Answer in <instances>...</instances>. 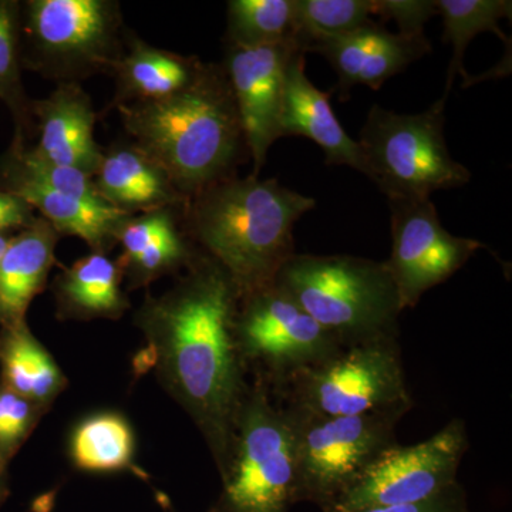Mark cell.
Masks as SVG:
<instances>
[{
  "instance_id": "1",
  "label": "cell",
  "mask_w": 512,
  "mask_h": 512,
  "mask_svg": "<svg viewBox=\"0 0 512 512\" xmlns=\"http://www.w3.org/2000/svg\"><path fill=\"white\" fill-rule=\"evenodd\" d=\"M239 299L234 279L208 256L146 313L165 372L210 441L221 471L248 392L235 329Z\"/></svg>"
},
{
  "instance_id": "2",
  "label": "cell",
  "mask_w": 512,
  "mask_h": 512,
  "mask_svg": "<svg viewBox=\"0 0 512 512\" xmlns=\"http://www.w3.org/2000/svg\"><path fill=\"white\" fill-rule=\"evenodd\" d=\"M117 109L134 146L164 171L185 201L237 177L238 164L249 157L222 64H204L187 89L168 99Z\"/></svg>"
},
{
  "instance_id": "3",
  "label": "cell",
  "mask_w": 512,
  "mask_h": 512,
  "mask_svg": "<svg viewBox=\"0 0 512 512\" xmlns=\"http://www.w3.org/2000/svg\"><path fill=\"white\" fill-rule=\"evenodd\" d=\"M316 200L276 178L232 177L184 205L192 237L231 275L241 292L272 284L295 254L293 228Z\"/></svg>"
},
{
  "instance_id": "4",
  "label": "cell",
  "mask_w": 512,
  "mask_h": 512,
  "mask_svg": "<svg viewBox=\"0 0 512 512\" xmlns=\"http://www.w3.org/2000/svg\"><path fill=\"white\" fill-rule=\"evenodd\" d=\"M274 282L342 346L399 335L404 309L384 261L293 254Z\"/></svg>"
},
{
  "instance_id": "5",
  "label": "cell",
  "mask_w": 512,
  "mask_h": 512,
  "mask_svg": "<svg viewBox=\"0 0 512 512\" xmlns=\"http://www.w3.org/2000/svg\"><path fill=\"white\" fill-rule=\"evenodd\" d=\"M446 101L443 96L419 114L370 107L357 143L366 177L387 200L430 198L470 183V171L451 157L444 137Z\"/></svg>"
},
{
  "instance_id": "6",
  "label": "cell",
  "mask_w": 512,
  "mask_h": 512,
  "mask_svg": "<svg viewBox=\"0 0 512 512\" xmlns=\"http://www.w3.org/2000/svg\"><path fill=\"white\" fill-rule=\"evenodd\" d=\"M221 473L224 488L214 512H291L296 504L291 416L272 402L265 384L245 394Z\"/></svg>"
},
{
  "instance_id": "7",
  "label": "cell",
  "mask_w": 512,
  "mask_h": 512,
  "mask_svg": "<svg viewBox=\"0 0 512 512\" xmlns=\"http://www.w3.org/2000/svg\"><path fill=\"white\" fill-rule=\"evenodd\" d=\"M275 386L286 409L308 416H359L413 406L397 338L343 346Z\"/></svg>"
},
{
  "instance_id": "8",
  "label": "cell",
  "mask_w": 512,
  "mask_h": 512,
  "mask_svg": "<svg viewBox=\"0 0 512 512\" xmlns=\"http://www.w3.org/2000/svg\"><path fill=\"white\" fill-rule=\"evenodd\" d=\"M286 410L295 440L296 503L306 501L323 511L380 453L397 443V424L410 409L346 417L308 416Z\"/></svg>"
},
{
  "instance_id": "9",
  "label": "cell",
  "mask_w": 512,
  "mask_h": 512,
  "mask_svg": "<svg viewBox=\"0 0 512 512\" xmlns=\"http://www.w3.org/2000/svg\"><path fill=\"white\" fill-rule=\"evenodd\" d=\"M26 32L36 69L62 83L114 72L124 55L119 3L110 0H32Z\"/></svg>"
},
{
  "instance_id": "10",
  "label": "cell",
  "mask_w": 512,
  "mask_h": 512,
  "mask_svg": "<svg viewBox=\"0 0 512 512\" xmlns=\"http://www.w3.org/2000/svg\"><path fill=\"white\" fill-rule=\"evenodd\" d=\"M467 446L466 426L461 420L451 421L423 443H394L322 512H362L429 500L458 483V468Z\"/></svg>"
},
{
  "instance_id": "11",
  "label": "cell",
  "mask_w": 512,
  "mask_h": 512,
  "mask_svg": "<svg viewBox=\"0 0 512 512\" xmlns=\"http://www.w3.org/2000/svg\"><path fill=\"white\" fill-rule=\"evenodd\" d=\"M235 329L242 359L264 366L274 383L343 348L275 282L241 296Z\"/></svg>"
},
{
  "instance_id": "12",
  "label": "cell",
  "mask_w": 512,
  "mask_h": 512,
  "mask_svg": "<svg viewBox=\"0 0 512 512\" xmlns=\"http://www.w3.org/2000/svg\"><path fill=\"white\" fill-rule=\"evenodd\" d=\"M387 201L392 220V254L384 262L403 309L414 308L424 293L448 281L485 245L450 234L430 198Z\"/></svg>"
},
{
  "instance_id": "13",
  "label": "cell",
  "mask_w": 512,
  "mask_h": 512,
  "mask_svg": "<svg viewBox=\"0 0 512 512\" xmlns=\"http://www.w3.org/2000/svg\"><path fill=\"white\" fill-rule=\"evenodd\" d=\"M298 53L303 52L296 42L256 47L227 43L222 66L231 84L254 163L252 175L256 177L266 163L269 148L281 138L286 73Z\"/></svg>"
},
{
  "instance_id": "14",
  "label": "cell",
  "mask_w": 512,
  "mask_h": 512,
  "mask_svg": "<svg viewBox=\"0 0 512 512\" xmlns=\"http://www.w3.org/2000/svg\"><path fill=\"white\" fill-rule=\"evenodd\" d=\"M309 52L319 53L335 69L340 100L345 101L355 86L379 90L387 80L429 55L431 45L427 36L392 33L375 20L348 35L323 40Z\"/></svg>"
},
{
  "instance_id": "15",
  "label": "cell",
  "mask_w": 512,
  "mask_h": 512,
  "mask_svg": "<svg viewBox=\"0 0 512 512\" xmlns=\"http://www.w3.org/2000/svg\"><path fill=\"white\" fill-rule=\"evenodd\" d=\"M281 137H306L325 153L326 165H348L366 175L359 143L346 133L330 104V94L308 79L305 53L293 57L286 73Z\"/></svg>"
},
{
  "instance_id": "16",
  "label": "cell",
  "mask_w": 512,
  "mask_h": 512,
  "mask_svg": "<svg viewBox=\"0 0 512 512\" xmlns=\"http://www.w3.org/2000/svg\"><path fill=\"white\" fill-rule=\"evenodd\" d=\"M35 113L40 128L36 153L94 177L103 153L94 138L96 113L89 94L76 82L60 83L45 100L36 101Z\"/></svg>"
},
{
  "instance_id": "17",
  "label": "cell",
  "mask_w": 512,
  "mask_h": 512,
  "mask_svg": "<svg viewBox=\"0 0 512 512\" xmlns=\"http://www.w3.org/2000/svg\"><path fill=\"white\" fill-rule=\"evenodd\" d=\"M93 178L101 200L126 214L187 204L164 171L134 144L103 154Z\"/></svg>"
},
{
  "instance_id": "18",
  "label": "cell",
  "mask_w": 512,
  "mask_h": 512,
  "mask_svg": "<svg viewBox=\"0 0 512 512\" xmlns=\"http://www.w3.org/2000/svg\"><path fill=\"white\" fill-rule=\"evenodd\" d=\"M56 242L57 232L45 218L10 239L0 258V319L13 325L22 323L55 261Z\"/></svg>"
},
{
  "instance_id": "19",
  "label": "cell",
  "mask_w": 512,
  "mask_h": 512,
  "mask_svg": "<svg viewBox=\"0 0 512 512\" xmlns=\"http://www.w3.org/2000/svg\"><path fill=\"white\" fill-rule=\"evenodd\" d=\"M204 63L134 40L114 67L119 104L151 103L183 92L200 74Z\"/></svg>"
},
{
  "instance_id": "20",
  "label": "cell",
  "mask_w": 512,
  "mask_h": 512,
  "mask_svg": "<svg viewBox=\"0 0 512 512\" xmlns=\"http://www.w3.org/2000/svg\"><path fill=\"white\" fill-rule=\"evenodd\" d=\"M12 192L42 212L57 234L73 235L94 248L106 244L116 234L121 221L131 217L109 204H94L60 194L25 178H19Z\"/></svg>"
},
{
  "instance_id": "21",
  "label": "cell",
  "mask_w": 512,
  "mask_h": 512,
  "mask_svg": "<svg viewBox=\"0 0 512 512\" xmlns=\"http://www.w3.org/2000/svg\"><path fill=\"white\" fill-rule=\"evenodd\" d=\"M114 237L123 247L124 259L141 275H154L183 262L188 248L170 208L147 212L121 221Z\"/></svg>"
},
{
  "instance_id": "22",
  "label": "cell",
  "mask_w": 512,
  "mask_h": 512,
  "mask_svg": "<svg viewBox=\"0 0 512 512\" xmlns=\"http://www.w3.org/2000/svg\"><path fill=\"white\" fill-rule=\"evenodd\" d=\"M437 10L443 18L444 43L453 46V56L448 64L446 90L448 97L457 74L473 83V77L464 70V53L471 40L480 33L491 32L507 42V36L500 29L501 20H511L510 0H436Z\"/></svg>"
},
{
  "instance_id": "23",
  "label": "cell",
  "mask_w": 512,
  "mask_h": 512,
  "mask_svg": "<svg viewBox=\"0 0 512 512\" xmlns=\"http://www.w3.org/2000/svg\"><path fill=\"white\" fill-rule=\"evenodd\" d=\"M60 295L83 315H114L123 306L120 269L101 252L80 259L60 281Z\"/></svg>"
},
{
  "instance_id": "24",
  "label": "cell",
  "mask_w": 512,
  "mask_h": 512,
  "mask_svg": "<svg viewBox=\"0 0 512 512\" xmlns=\"http://www.w3.org/2000/svg\"><path fill=\"white\" fill-rule=\"evenodd\" d=\"M295 35V0L228 2L227 43L245 47L271 46L296 42Z\"/></svg>"
},
{
  "instance_id": "25",
  "label": "cell",
  "mask_w": 512,
  "mask_h": 512,
  "mask_svg": "<svg viewBox=\"0 0 512 512\" xmlns=\"http://www.w3.org/2000/svg\"><path fill=\"white\" fill-rule=\"evenodd\" d=\"M72 456L77 467L94 473L127 468L133 457V434L126 420L101 414L83 421L73 434Z\"/></svg>"
},
{
  "instance_id": "26",
  "label": "cell",
  "mask_w": 512,
  "mask_h": 512,
  "mask_svg": "<svg viewBox=\"0 0 512 512\" xmlns=\"http://www.w3.org/2000/svg\"><path fill=\"white\" fill-rule=\"evenodd\" d=\"M372 16V0H295L296 43L306 55L323 40L375 22Z\"/></svg>"
},
{
  "instance_id": "27",
  "label": "cell",
  "mask_w": 512,
  "mask_h": 512,
  "mask_svg": "<svg viewBox=\"0 0 512 512\" xmlns=\"http://www.w3.org/2000/svg\"><path fill=\"white\" fill-rule=\"evenodd\" d=\"M3 366L12 392L25 399L49 400L62 386V373L28 330H13L3 350Z\"/></svg>"
},
{
  "instance_id": "28",
  "label": "cell",
  "mask_w": 512,
  "mask_h": 512,
  "mask_svg": "<svg viewBox=\"0 0 512 512\" xmlns=\"http://www.w3.org/2000/svg\"><path fill=\"white\" fill-rule=\"evenodd\" d=\"M20 165H22L20 178L33 181L60 194L80 198V200L94 202V204H107L101 200L99 192L94 187L93 177L77 168L52 163L40 157L35 150L22 154Z\"/></svg>"
},
{
  "instance_id": "29",
  "label": "cell",
  "mask_w": 512,
  "mask_h": 512,
  "mask_svg": "<svg viewBox=\"0 0 512 512\" xmlns=\"http://www.w3.org/2000/svg\"><path fill=\"white\" fill-rule=\"evenodd\" d=\"M0 96L18 104L20 84L18 72V26L15 8L0 2Z\"/></svg>"
},
{
  "instance_id": "30",
  "label": "cell",
  "mask_w": 512,
  "mask_h": 512,
  "mask_svg": "<svg viewBox=\"0 0 512 512\" xmlns=\"http://www.w3.org/2000/svg\"><path fill=\"white\" fill-rule=\"evenodd\" d=\"M373 16L392 19L399 28V35L426 36L424 28L434 16L439 15L436 0H372Z\"/></svg>"
},
{
  "instance_id": "31",
  "label": "cell",
  "mask_w": 512,
  "mask_h": 512,
  "mask_svg": "<svg viewBox=\"0 0 512 512\" xmlns=\"http://www.w3.org/2000/svg\"><path fill=\"white\" fill-rule=\"evenodd\" d=\"M3 407H5V424H3L2 437H0V448L8 450L16 441L22 439L23 434L28 430L30 417V406L25 397L19 396L12 390L0 392Z\"/></svg>"
},
{
  "instance_id": "32",
  "label": "cell",
  "mask_w": 512,
  "mask_h": 512,
  "mask_svg": "<svg viewBox=\"0 0 512 512\" xmlns=\"http://www.w3.org/2000/svg\"><path fill=\"white\" fill-rule=\"evenodd\" d=\"M362 512H471L466 493L460 484H454L443 493L434 495L420 503L390 505V507L370 508Z\"/></svg>"
},
{
  "instance_id": "33",
  "label": "cell",
  "mask_w": 512,
  "mask_h": 512,
  "mask_svg": "<svg viewBox=\"0 0 512 512\" xmlns=\"http://www.w3.org/2000/svg\"><path fill=\"white\" fill-rule=\"evenodd\" d=\"M33 208L13 192L0 191V234L5 229L32 225Z\"/></svg>"
},
{
  "instance_id": "34",
  "label": "cell",
  "mask_w": 512,
  "mask_h": 512,
  "mask_svg": "<svg viewBox=\"0 0 512 512\" xmlns=\"http://www.w3.org/2000/svg\"><path fill=\"white\" fill-rule=\"evenodd\" d=\"M9 239L5 235L0 234V258L5 254L6 248H8Z\"/></svg>"
},
{
  "instance_id": "35",
  "label": "cell",
  "mask_w": 512,
  "mask_h": 512,
  "mask_svg": "<svg viewBox=\"0 0 512 512\" xmlns=\"http://www.w3.org/2000/svg\"><path fill=\"white\" fill-rule=\"evenodd\" d=\"M3 424H5V407H3L2 397H0V437H2Z\"/></svg>"
},
{
  "instance_id": "36",
  "label": "cell",
  "mask_w": 512,
  "mask_h": 512,
  "mask_svg": "<svg viewBox=\"0 0 512 512\" xmlns=\"http://www.w3.org/2000/svg\"><path fill=\"white\" fill-rule=\"evenodd\" d=\"M208 512H214V510H212V508H211V510H210V511H208Z\"/></svg>"
}]
</instances>
